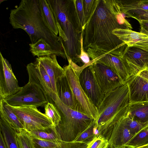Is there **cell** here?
I'll list each match as a JSON object with an SVG mask.
<instances>
[{"label": "cell", "instance_id": "cell-42", "mask_svg": "<svg viewBox=\"0 0 148 148\" xmlns=\"http://www.w3.org/2000/svg\"><path fill=\"white\" fill-rule=\"evenodd\" d=\"M136 148H148V144L146 145Z\"/></svg>", "mask_w": 148, "mask_h": 148}, {"label": "cell", "instance_id": "cell-26", "mask_svg": "<svg viewBox=\"0 0 148 148\" xmlns=\"http://www.w3.org/2000/svg\"><path fill=\"white\" fill-rule=\"evenodd\" d=\"M29 51L34 56L39 57L51 54L57 55L56 53L50 45L43 39H39L34 43L29 44Z\"/></svg>", "mask_w": 148, "mask_h": 148}, {"label": "cell", "instance_id": "cell-34", "mask_svg": "<svg viewBox=\"0 0 148 148\" xmlns=\"http://www.w3.org/2000/svg\"><path fill=\"white\" fill-rule=\"evenodd\" d=\"M97 1V0H83L84 7L87 22L93 12Z\"/></svg>", "mask_w": 148, "mask_h": 148}, {"label": "cell", "instance_id": "cell-17", "mask_svg": "<svg viewBox=\"0 0 148 148\" xmlns=\"http://www.w3.org/2000/svg\"><path fill=\"white\" fill-rule=\"evenodd\" d=\"M130 132L121 119L114 125L108 140L110 148H126V145L134 136Z\"/></svg>", "mask_w": 148, "mask_h": 148}, {"label": "cell", "instance_id": "cell-3", "mask_svg": "<svg viewBox=\"0 0 148 148\" xmlns=\"http://www.w3.org/2000/svg\"><path fill=\"white\" fill-rule=\"evenodd\" d=\"M55 18L68 60L80 63L82 29L77 12L75 0H47Z\"/></svg>", "mask_w": 148, "mask_h": 148}, {"label": "cell", "instance_id": "cell-10", "mask_svg": "<svg viewBox=\"0 0 148 148\" xmlns=\"http://www.w3.org/2000/svg\"><path fill=\"white\" fill-rule=\"evenodd\" d=\"M86 52L92 62H99L110 68L124 83L130 77L121 56L115 55L109 53L88 48Z\"/></svg>", "mask_w": 148, "mask_h": 148}, {"label": "cell", "instance_id": "cell-39", "mask_svg": "<svg viewBox=\"0 0 148 148\" xmlns=\"http://www.w3.org/2000/svg\"><path fill=\"white\" fill-rule=\"evenodd\" d=\"M0 148H8L4 137L1 132H0Z\"/></svg>", "mask_w": 148, "mask_h": 148}, {"label": "cell", "instance_id": "cell-8", "mask_svg": "<svg viewBox=\"0 0 148 148\" xmlns=\"http://www.w3.org/2000/svg\"><path fill=\"white\" fill-rule=\"evenodd\" d=\"M11 108L27 131L44 129L53 126L51 120L35 106H11Z\"/></svg>", "mask_w": 148, "mask_h": 148}, {"label": "cell", "instance_id": "cell-20", "mask_svg": "<svg viewBox=\"0 0 148 148\" xmlns=\"http://www.w3.org/2000/svg\"><path fill=\"white\" fill-rule=\"evenodd\" d=\"M141 123L148 122V101L129 102L126 114Z\"/></svg>", "mask_w": 148, "mask_h": 148}, {"label": "cell", "instance_id": "cell-29", "mask_svg": "<svg viewBox=\"0 0 148 148\" xmlns=\"http://www.w3.org/2000/svg\"><path fill=\"white\" fill-rule=\"evenodd\" d=\"M96 127V121L94 120L73 142H82L87 144L89 143L97 136V134L95 132Z\"/></svg>", "mask_w": 148, "mask_h": 148}, {"label": "cell", "instance_id": "cell-31", "mask_svg": "<svg viewBox=\"0 0 148 148\" xmlns=\"http://www.w3.org/2000/svg\"><path fill=\"white\" fill-rule=\"evenodd\" d=\"M45 107V114L51 120L53 126L56 127L61 119L60 113L54 105L50 102H48Z\"/></svg>", "mask_w": 148, "mask_h": 148}, {"label": "cell", "instance_id": "cell-2", "mask_svg": "<svg viewBox=\"0 0 148 148\" xmlns=\"http://www.w3.org/2000/svg\"><path fill=\"white\" fill-rule=\"evenodd\" d=\"M9 19L13 28L21 29L27 32L32 43L43 39L50 45L57 56L66 59L61 39L45 23L37 0H22L18 6L11 10Z\"/></svg>", "mask_w": 148, "mask_h": 148}, {"label": "cell", "instance_id": "cell-15", "mask_svg": "<svg viewBox=\"0 0 148 148\" xmlns=\"http://www.w3.org/2000/svg\"><path fill=\"white\" fill-rule=\"evenodd\" d=\"M57 55L51 54L38 57L35 61L39 63L44 68L51 79L53 90L57 95L56 83L57 80L65 75L64 69L59 64Z\"/></svg>", "mask_w": 148, "mask_h": 148}, {"label": "cell", "instance_id": "cell-27", "mask_svg": "<svg viewBox=\"0 0 148 148\" xmlns=\"http://www.w3.org/2000/svg\"><path fill=\"white\" fill-rule=\"evenodd\" d=\"M148 144V126L135 135L126 145L127 148H136Z\"/></svg>", "mask_w": 148, "mask_h": 148}, {"label": "cell", "instance_id": "cell-22", "mask_svg": "<svg viewBox=\"0 0 148 148\" xmlns=\"http://www.w3.org/2000/svg\"><path fill=\"white\" fill-rule=\"evenodd\" d=\"M0 116L16 131L24 129L22 123L13 111L11 106L4 99L0 100Z\"/></svg>", "mask_w": 148, "mask_h": 148}, {"label": "cell", "instance_id": "cell-11", "mask_svg": "<svg viewBox=\"0 0 148 148\" xmlns=\"http://www.w3.org/2000/svg\"><path fill=\"white\" fill-rule=\"evenodd\" d=\"M121 56L130 77L148 68V52L142 49L127 45Z\"/></svg>", "mask_w": 148, "mask_h": 148}, {"label": "cell", "instance_id": "cell-16", "mask_svg": "<svg viewBox=\"0 0 148 148\" xmlns=\"http://www.w3.org/2000/svg\"><path fill=\"white\" fill-rule=\"evenodd\" d=\"M121 12L136 20L148 12V0H116Z\"/></svg>", "mask_w": 148, "mask_h": 148}, {"label": "cell", "instance_id": "cell-41", "mask_svg": "<svg viewBox=\"0 0 148 148\" xmlns=\"http://www.w3.org/2000/svg\"><path fill=\"white\" fill-rule=\"evenodd\" d=\"M140 32L147 35L148 36V31H146L140 28Z\"/></svg>", "mask_w": 148, "mask_h": 148}, {"label": "cell", "instance_id": "cell-1", "mask_svg": "<svg viewBox=\"0 0 148 148\" xmlns=\"http://www.w3.org/2000/svg\"><path fill=\"white\" fill-rule=\"evenodd\" d=\"M116 0H97L82 31L83 48L120 56L126 45L114 34L116 28L132 29L123 16Z\"/></svg>", "mask_w": 148, "mask_h": 148}, {"label": "cell", "instance_id": "cell-24", "mask_svg": "<svg viewBox=\"0 0 148 148\" xmlns=\"http://www.w3.org/2000/svg\"><path fill=\"white\" fill-rule=\"evenodd\" d=\"M43 18L52 31L58 36L59 31L55 18L47 0H37Z\"/></svg>", "mask_w": 148, "mask_h": 148}, {"label": "cell", "instance_id": "cell-33", "mask_svg": "<svg viewBox=\"0 0 148 148\" xmlns=\"http://www.w3.org/2000/svg\"><path fill=\"white\" fill-rule=\"evenodd\" d=\"M75 4L80 25L83 30L87 23L84 7L83 0H75Z\"/></svg>", "mask_w": 148, "mask_h": 148}, {"label": "cell", "instance_id": "cell-14", "mask_svg": "<svg viewBox=\"0 0 148 148\" xmlns=\"http://www.w3.org/2000/svg\"><path fill=\"white\" fill-rule=\"evenodd\" d=\"M78 78L79 84L84 92L92 103L97 108L105 95L97 84L89 66L82 70Z\"/></svg>", "mask_w": 148, "mask_h": 148}, {"label": "cell", "instance_id": "cell-30", "mask_svg": "<svg viewBox=\"0 0 148 148\" xmlns=\"http://www.w3.org/2000/svg\"><path fill=\"white\" fill-rule=\"evenodd\" d=\"M16 136L19 148H36L32 137L25 129L16 131Z\"/></svg>", "mask_w": 148, "mask_h": 148}, {"label": "cell", "instance_id": "cell-4", "mask_svg": "<svg viewBox=\"0 0 148 148\" xmlns=\"http://www.w3.org/2000/svg\"><path fill=\"white\" fill-rule=\"evenodd\" d=\"M129 91L126 83L105 95L97 108V136L109 139L114 125L126 114L129 103Z\"/></svg>", "mask_w": 148, "mask_h": 148}, {"label": "cell", "instance_id": "cell-6", "mask_svg": "<svg viewBox=\"0 0 148 148\" xmlns=\"http://www.w3.org/2000/svg\"><path fill=\"white\" fill-rule=\"evenodd\" d=\"M63 68L75 99V110L85 114L96 121L99 116L97 108L82 88L76 72L69 64L65 66Z\"/></svg>", "mask_w": 148, "mask_h": 148}, {"label": "cell", "instance_id": "cell-25", "mask_svg": "<svg viewBox=\"0 0 148 148\" xmlns=\"http://www.w3.org/2000/svg\"><path fill=\"white\" fill-rule=\"evenodd\" d=\"M27 131L30 135L38 139L55 143H60L63 141L59 135L56 127L53 126L44 129Z\"/></svg>", "mask_w": 148, "mask_h": 148}, {"label": "cell", "instance_id": "cell-19", "mask_svg": "<svg viewBox=\"0 0 148 148\" xmlns=\"http://www.w3.org/2000/svg\"><path fill=\"white\" fill-rule=\"evenodd\" d=\"M26 68L29 78L28 83L38 87L44 93L48 100L49 97L52 100L57 95L47 84L34 62L28 64Z\"/></svg>", "mask_w": 148, "mask_h": 148}, {"label": "cell", "instance_id": "cell-5", "mask_svg": "<svg viewBox=\"0 0 148 148\" xmlns=\"http://www.w3.org/2000/svg\"><path fill=\"white\" fill-rule=\"evenodd\" d=\"M52 101L61 117V121L56 128L62 141H73L94 120L85 114L66 106L57 95Z\"/></svg>", "mask_w": 148, "mask_h": 148}, {"label": "cell", "instance_id": "cell-38", "mask_svg": "<svg viewBox=\"0 0 148 148\" xmlns=\"http://www.w3.org/2000/svg\"><path fill=\"white\" fill-rule=\"evenodd\" d=\"M140 25L141 28L148 31V21L137 20Z\"/></svg>", "mask_w": 148, "mask_h": 148}, {"label": "cell", "instance_id": "cell-32", "mask_svg": "<svg viewBox=\"0 0 148 148\" xmlns=\"http://www.w3.org/2000/svg\"><path fill=\"white\" fill-rule=\"evenodd\" d=\"M86 148H109L108 140L100 136H97L87 144Z\"/></svg>", "mask_w": 148, "mask_h": 148}, {"label": "cell", "instance_id": "cell-18", "mask_svg": "<svg viewBox=\"0 0 148 148\" xmlns=\"http://www.w3.org/2000/svg\"><path fill=\"white\" fill-rule=\"evenodd\" d=\"M56 86L57 96L60 100L66 106L75 110V99L65 75L57 80Z\"/></svg>", "mask_w": 148, "mask_h": 148}, {"label": "cell", "instance_id": "cell-43", "mask_svg": "<svg viewBox=\"0 0 148 148\" xmlns=\"http://www.w3.org/2000/svg\"><path fill=\"white\" fill-rule=\"evenodd\" d=\"M109 148H110L109 147Z\"/></svg>", "mask_w": 148, "mask_h": 148}, {"label": "cell", "instance_id": "cell-21", "mask_svg": "<svg viewBox=\"0 0 148 148\" xmlns=\"http://www.w3.org/2000/svg\"><path fill=\"white\" fill-rule=\"evenodd\" d=\"M112 33L126 45L132 42L148 40V36L147 35L131 29L116 28L112 31Z\"/></svg>", "mask_w": 148, "mask_h": 148}, {"label": "cell", "instance_id": "cell-13", "mask_svg": "<svg viewBox=\"0 0 148 148\" xmlns=\"http://www.w3.org/2000/svg\"><path fill=\"white\" fill-rule=\"evenodd\" d=\"M126 83L129 91V102L148 101V68L131 77Z\"/></svg>", "mask_w": 148, "mask_h": 148}, {"label": "cell", "instance_id": "cell-35", "mask_svg": "<svg viewBox=\"0 0 148 148\" xmlns=\"http://www.w3.org/2000/svg\"><path fill=\"white\" fill-rule=\"evenodd\" d=\"M87 146V144L82 142L64 141L61 146L56 148H86Z\"/></svg>", "mask_w": 148, "mask_h": 148}, {"label": "cell", "instance_id": "cell-9", "mask_svg": "<svg viewBox=\"0 0 148 148\" xmlns=\"http://www.w3.org/2000/svg\"><path fill=\"white\" fill-rule=\"evenodd\" d=\"M89 66L97 84L105 95L125 84L113 71L103 64L95 62Z\"/></svg>", "mask_w": 148, "mask_h": 148}, {"label": "cell", "instance_id": "cell-12", "mask_svg": "<svg viewBox=\"0 0 148 148\" xmlns=\"http://www.w3.org/2000/svg\"><path fill=\"white\" fill-rule=\"evenodd\" d=\"M9 62L0 52V99L13 95L21 88Z\"/></svg>", "mask_w": 148, "mask_h": 148}, {"label": "cell", "instance_id": "cell-36", "mask_svg": "<svg viewBox=\"0 0 148 148\" xmlns=\"http://www.w3.org/2000/svg\"><path fill=\"white\" fill-rule=\"evenodd\" d=\"M34 63L36 64L39 71L47 84L50 88L53 90L50 77L44 67L39 63L36 61Z\"/></svg>", "mask_w": 148, "mask_h": 148}, {"label": "cell", "instance_id": "cell-40", "mask_svg": "<svg viewBox=\"0 0 148 148\" xmlns=\"http://www.w3.org/2000/svg\"><path fill=\"white\" fill-rule=\"evenodd\" d=\"M136 20H143L148 21V12Z\"/></svg>", "mask_w": 148, "mask_h": 148}, {"label": "cell", "instance_id": "cell-28", "mask_svg": "<svg viewBox=\"0 0 148 148\" xmlns=\"http://www.w3.org/2000/svg\"><path fill=\"white\" fill-rule=\"evenodd\" d=\"M121 120L131 133L134 135L148 126V122L144 123L140 122L126 114Z\"/></svg>", "mask_w": 148, "mask_h": 148}, {"label": "cell", "instance_id": "cell-37", "mask_svg": "<svg viewBox=\"0 0 148 148\" xmlns=\"http://www.w3.org/2000/svg\"><path fill=\"white\" fill-rule=\"evenodd\" d=\"M127 46H134L142 49L148 52V40L132 42L126 45Z\"/></svg>", "mask_w": 148, "mask_h": 148}, {"label": "cell", "instance_id": "cell-7", "mask_svg": "<svg viewBox=\"0 0 148 148\" xmlns=\"http://www.w3.org/2000/svg\"><path fill=\"white\" fill-rule=\"evenodd\" d=\"M12 107L33 106L45 107L48 100L37 86L28 83L15 94L4 99Z\"/></svg>", "mask_w": 148, "mask_h": 148}, {"label": "cell", "instance_id": "cell-23", "mask_svg": "<svg viewBox=\"0 0 148 148\" xmlns=\"http://www.w3.org/2000/svg\"><path fill=\"white\" fill-rule=\"evenodd\" d=\"M0 130L3 134L8 148H19L16 138V130L1 116Z\"/></svg>", "mask_w": 148, "mask_h": 148}]
</instances>
